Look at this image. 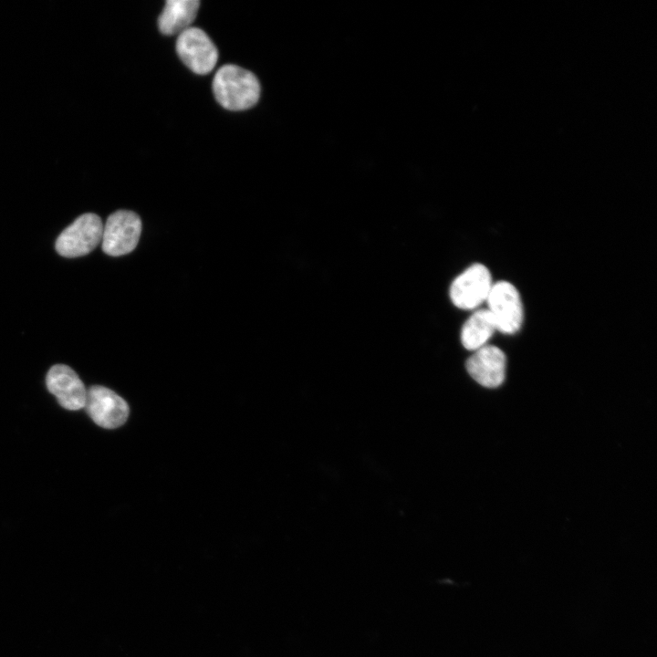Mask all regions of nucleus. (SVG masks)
Segmentation results:
<instances>
[{
    "instance_id": "2",
    "label": "nucleus",
    "mask_w": 657,
    "mask_h": 657,
    "mask_svg": "<svg viewBox=\"0 0 657 657\" xmlns=\"http://www.w3.org/2000/svg\"><path fill=\"white\" fill-rule=\"evenodd\" d=\"M102 232L100 217L92 213L84 214L61 232L56 241V250L65 257L85 256L101 242Z\"/></svg>"
},
{
    "instance_id": "8",
    "label": "nucleus",
    "mask_w": 657,
    "mask_h": 657,
    "mask_svg": "<svg viewBox=\"0 0 657 657\" xmlns=\"http://www.w3.org/2000/svg\"><path fill=\"white\" fill-rule=\"evenodd\" d=\"M47 390L68 410L77 411L85 406L87 390L78 374L68 366H52L46 377Z\"/></svg>"
},
{
    "instance_id": "1",
    "label": "nucleus",
    "mask_w": 657,
    "mask_h": 657,
    "mask_svg": "<svg viewBox=\"0 0 657 657\" xmlns=\"http://www.w3.org/2000/svg\"><path fill=\"white\" fill-rule=\"evenodd\" d=\"M213 91L219 104L229 110L253 107L260 96V84L250 71L236 65H224L213 79Z\"/></svg>"
},
{
    "instance_id": "10",
    "label": "nucleus",
    "mask_w": 657,
    "mask_h": 657,
    "mask_svg": "<svg viewBox=\"0 0 657 657\" xmlns=\"http://www.w3.org/2000/svg\"><path fill=\"white\" fill-rule=\"evenodd\" d=\"M198 0H168L158 18V26L164 35L180 34L189 28L196 17Z\"/></svg>"
},
{
    "instance_id": "11",
    "label": "nucleus",
    "mask_w": 657,
    "mask_h": 657,
    "mask_svg": "<svg viewBox=\"0 0 657 657\" xmlns=\"http://www.w3.org/2000/svg\"><path fill=\"white\" fill-rule=\"evenodd\" d=\"M496 330L495 321L487 309H480L472 314L464 322L461 331L463 346L469 350H476L491 338Z\"/></svg>"
},
{
    "instance_id": "3",
    "label": "nucleus",
    "mask_w": 657,
    "mask_h": 657,
    "mask_svg": "<svg viewBox=\"0 0 657 657\" xmlns=\"http://www.w3.org/2000/svg\"><path fill=\"white\" fill-rule=\"evenodd\" d=\"M141 221L137 214L119 210L111 214L103 225L102 250L111 256L130 253L138 245Z\"/></svg>"
},
{
    "instance_id": "9",
    "label": "nucleus",
    "mask_w": 657,
    "mask_h": 657,
    "mask_svg": "<svg viewBox=\"0 0 657 657\" xmlns=\"http://www.w3.org/2000/svg\"><path fill=\"white\" fill-rule=\"evenodd\" d=\"M506 359L497 347L485 345L474 350L466 360L469 375L480 385L486 388L500 386L506 374Z\"/></svg>"
},
{
    "instance_id": "4",
    "label": "nucleus",
    "mask_w": 657,
    "mask_h": 657,
    "mask_svg": "<svg viewBox=\"0 0 657 657\" xmlns=\"http://www.w3.org/2000/svg\"><path fill=\"white\" fill-rule=\"evenodd\" d=\"M176 51L182 61L194 73H210L218 60V50L208 35L190 26L178 35Z\"/></svg>"
},
{
    "instance_id": "6",
    "label": "nucleus",
    "mask_w": 657,
    "mask_h": 657,
    "mask_svg": "<svg viewBox=\"0 0 657 657\" xmlns=\"http://www.w3.org/2000/svg\"><path fill=\"white\" fill-rule=\"evenodd\" d=\"M491 274L482 264H474L452 283L449 295L459 308L473 309L486 301L492 288Z\"/></svg>"
},
{
    "instance_id": "7",
    "label": "nucleus",
    "mask_w": 657,
    "mask_h": 657,
    "mask_svg": "<svg viewBox=\"0 0 657 657\" xmlns=\"http://www.w3.org/2000/svg\"><path fill=\"white\" fill-rule=\"evenodd\" d=\"M84 407L93 422L106 429L121 426L130 413L129 405L120 396L99 385L92 386L87 391Z\"/></svg>"
},
{
    "instance_id": "5",
    "label": "nucleus",
    "mask_w": 657,
    "mask_h": 657,
    "mask_svg": "<svg viewBox=\"0 0 657 657\" xmlns=\"http://www.w3.org/2000/svg\"><path fill=\"white\" fill-rule=\"evenodd\" d=\"M487 310L502 333H516L523 322V306L516 288L509 282L493 284L488 297Z\"/></svg>"
}]
</instances>
